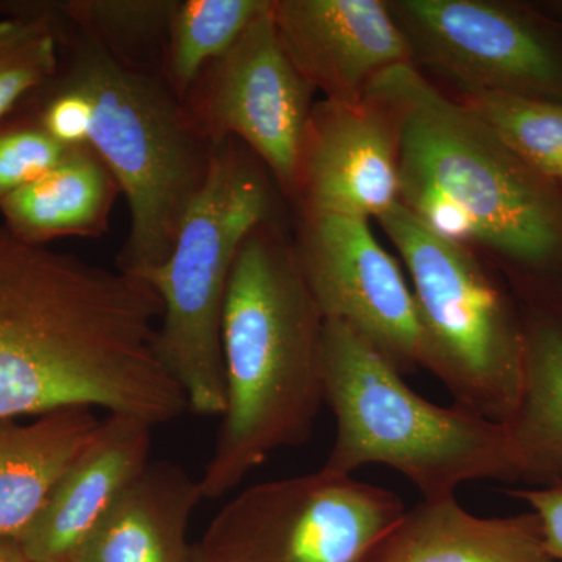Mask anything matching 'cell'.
<instances>
[{
    "label": "cell",
    "mask_w": 562,
    "mask_h": 562,
    "mask_svg": "<svg viewBox=\"0 0 562 562\" xmlns=\"http://www.w3.org/2000/svg\"><path fill=\"white\" fill-rule=\"evenodd\" d=\"M162 306L131 272L21 241L0 222V419L102 408L160 425L188 401L157 353Z\"/></svg>",
    "instance_id": "obj_1"
},
{
    "label": "cell",
    "mask_w": 562,
    "mask_h": 562,
    "mask_svg": "<svg viewBox=\"0 0 562 562\" xmlns=\"http://www.w3.org/2000/svg\"><path fill=\"white\" fill-rule=\"evenodd\" d=\"M369 90L402 120L398 202L443 238L479 244L524 306L562 305V190L414 65Z\"/></svg>",
    "instance_id": "obj_2"
},
{
    "label": "cell",
    "mask_w": 562,
    "mask_h": 562,
    "mask_svg": "<svg viewBox=\"0 0 562 562\" xmlns=\"http://www.w3.org/2000/svg\"><path fill=\"white\" fill-rule=\"evenodd\" d=\"M324 317L276 217L236 255L224 316L225 412L203 498L235 490L269 454L308 441L324 403Z\"/></svg>",
    "instance_id": "obj_3"
},
{
    "label": "cell",
    "mask_w": 562,
    "mask_h": 562,
    "mask_svg": "<svg viewBox=\"0 0 562 562\" xmlns=\"http://www.w3.org/2000/svg\"><path fill=\"white\" fill-rule=\"evenodd\" d=\"M57 22V79L91 106L87 146L113 173L131 209L120 269L160 268L209 173L211 147L160 74L117 60L101 44Z\"/></svg>",
    "instance_id": "obj_4"
},
{
    "label": "cell",
    "mask_w": 562,
    "mask_h": 562,
    "mask_svg": "<svg viewBox=\"0 0 562 562\" xmlns=\"http://www.w3.org/2000/svg\"><path fill=\"white\" fill-rule=\"evenodd\" d=\"M324 402L336 420L327 471L351 475L383 464L405 475L425 501L453 497L476 480L519 482L503 422L435 405L339 322L324 324Z\"/></svg>",
    "instance_id": "obj_5"
},
{
    "label": "cell",
    "mask_w": 562,
    "mask_h": 562,
    "mask_svg": "<svg viewBox=\"0 0 562 562\" xmlns=\"http://www.w3.org/2000/svg\"><path fill=\"white\" fill-rule=\"evenodd\" d=\"M273 217L271 173L238 139L217 140L171 255L139 277L161 301L158 358L195 414L225 412L222 316L228 280L244 239Z\"/></svg>",
    "instance_id": "obj_6"
},
{
    "label": "cell",
    "mask_w": 562,
    "mask_h": 562,
    "mask_svg": "<svg viewBox=\"0 0 562 562\" xmlns=\"http://www.w3.org/2000/svg\"><path fill=\"white\" fill-rule=\"evenodd\" d=\"M376 221L412 279L424 369L460 408L505 422L522 379V306L472 247L430 231L401 203Z\"/></svg>",
    "instance_id": "obj_7"
},
{
    "label": "cell",
    "mask_w": 562,
    "mask_h": 562,
    "mask_svg": "<svg viewBox=\"0 0 562 562\" xmlns=\"http://www.w3.org/2000/svg\"><path fill=\"white\" fill-rule=\"evenodd\" d=\"M395 492L327 471L247 487L211 520V562H369L405 513Z\"/></svg>",
    "instance_id": "obj_8"
},
{
    "label": "cell",
    "mask_w": 562,
    "mask_h": 562,
    "mask_svg": "<svg viewBox=\"0 0 562 562\" xmlns=\"http://www.w3.org/2000/svg\"><path fill=\"white\" fill-rule=\"evenodd\" d=\"M413 65L461 92L562 102V22L536 2L390 0Z\"/></svg>",
    "instance_id": "obj_9"
},
{
    "label": "cell",
    "mask_w": 562,
    "mask_h": 562,
    "mask_svg": "<svg viewBox=\"0 0 562 562\" xmlns=\"http://www.w3.org/2000/svg\"><path fill=\"white\" fill-rule=\"evenodd\" d=\"M314 92L281 44L271 2L202 70L181 105L203 138L238 139L292 198Z\"/></svg>",
    "instance_id": "obj_10"
},
{
    "label": "cell",
    "mask_w": 562,
    "mask_h": 562,
    "mask_svg": "<svg viewBox=\"0 0 562 562\" xmlns=\"http://www.w3.org/2000/svg\"><path fill=\"white\" fill-rule=\"evenodd\" d=\"M295 251L324 321L349 327L402 375L424 368L412 284L376 241L369 221L302 217Z\"/></svg>",
    "instance_id": "obj_11"
},
{
    "label": "cell",
    "mask_w": 562,
    "mask_h": 562,
    "mask_svg": "<svg viewBox=\"0 0 562 562\" xmlns=\"http://www.w3.org/2000/svg\"><path fill=\"white\" fill-rule=\"evenodd\" d=\"M401 136V114L379 92L314 103L292 195L302 217L380 220L397 205Z\"/></svg>",
    "instance_id": "obj_12"
},
{
    "label": "cell",
    "mask_w": 562,
    "mask_h": 562,
    "mask_svg": "<svg viewBox=\"0 0 562 562\" xmlns=\"http://www.w3.org/2000/svg\"><path fill=\"white\" fill-rule=\"evenodd\" d=\"M272 18L295 68L325 101H361L376 77L413 65L383 0H272Z\"/></svg>",
    "instance_id": "obj_13"
},
{
    "label": "cell",
    "mask_w": 562,
    "mask_h": 562,
    "mask_svg": "<svg viewBox=\"0 0 562 562\" xmlns=\"http://www.w3.org/2000/svg\"><path fill=\"white\" fill-rule=\"evenodd\" d=\"M149 422L110 414L63 473L35 522L20 539L32 562H68L111 506L150 462Z\"/></svg>",
    "instance_id": "obj_14"
},
{
    "label": "cell",
    "mask_w": 562,
    "mask_h": 562,
    "mask_svg": "<svg viewBox=\"0 0 562 562\" xmlns=\"http://www.w3.org/2000/svg\"><path fill=\"white\" fill-rule=\"evenodd\" d=\"M202 498L180 465L150 461L68 562H188V525Z\"/></svg>",
    "instance_id": "obj_15"
},
{
    "label": "cell",
    "mask_w": 562,
    "mask_h": 562,
    "mask_svg": "<svg viewBox=\"0 0 562 562\" xmlns=\"http://www.w3.org/2000/svg\"><path fill=\"white\" fill-rule=\"evenodd\" d=\"M369 562H554L535 513L480 517L457 498L405 509Z\"/></svg>",
    "instance_id": "obj_16"
},
{
    "label": "cell",
    "mask_w": 562,
    "mask_h": 562,
    "mask_svg": "<svg viewBox=\"0 0 562 562\" xmlns=\"http://www.w3.org/2000/svg\"><path fill=\"white\" fill-rule=\"evenodd\" d=\"M102 420L91 408L0 419V539L20 542Z\"/></svg>",
    "instance_id": "obj_17"
},
{
    "label": "cell",
    "mask_w": 562,
    "mask_h": 562,
    "mask_svg": "<svg viewBox=\"0 0 562 562\" xmlns=\"http://www.w3.org/2000/svg\"><path fill=\"white\" fill-rule=\"evenodd\" d=\"M519 395L503 422L517 473L536 487L562 484V305L524 306Z\"/></svg>",
    "instance_id": "obj_18"
},
{
    "label": "cell",
    "mask_w": 562,
    "mask_h": 562,
    "mask_svg": "<svg viewBox=\"0 0 562 562\" xmlns=\"http://www.w3.org/2000/svg\"><path fill=\"white\" fill-rule=\"evenodd\" d=\"M121 188L105 162L88 146L74 147L65 160L0 201L2 224L33 246L65 236H101Z\"/></svg>",
    "instance_id": "obj_19"
},
{
    "label": "cell",
    "mask_w": 562,
    "mask_h": 562,
    "mask_svg": "<svg viewBox=\"0 0 562 562\" xmlns=\"http://www.w3.org/2000/svg\"><path fill=\"white\" fill-rule=\"evenodd\" d=\"M272 0H177L169 21L161 77L179 102L202 70L231 49Z\"/></svg>",
    "instance_id": "obj_20"
},
{
    "label": "cell",
    "mask_w": 562,
    "mask_h": 562,
    "mask_svg": "<svg viewBox=\"0 0 562 562\" xmlns=\"http://www.w3.org/2000/svg\"><path fill=\"white\" fill-rule=\"evenodd\" d=\"M172 0H63L44 2L55 20L81 33L117 60L160 74Z\"/></svg>",
    "instance_id": "obj_21"
},
{
    "label": "cell",
    "mask_w": 562,
    "mask_h": 562,
    "mask_svg": "<svg viewBox=\"0 0 562 562\" xmlns=\"http://www.w3.org/2000/svg\"><path fill=\"white\" fill-rule=\"evenodd\" d=\"M0 121L49 83L60 66V36L40 0L0 2Z\"/></svg>",
    "instance_id": "obj_22"
},
{
    "label": "cell",
    "mask_w": 562,
    "mask_h": 562,
    "mask_svg": "<svg viewBox=\"0 0 562 562\" xmlns=\"http://www.w3.org/2000/svg\"><path fill=\"white\" fill-rule=\"evenodd\" d=\"M457 99L539 172L562 157V102L501 92H461Z\"/></svg>",
    "instance_id": "obj_23"
},
{
    "label": "cell",
    "mask_w": 562,
    "mask_h": 562,
    "mask_svg": "<svg viewBox=\"0 0 562 562\" xmlns=\"http://www.w3.org/2000/svg\"><path fill=\"white\" fill-rule=\"evenodd\" d=\"M69 151L18 111L0 121V201L41 179Z\"/></svg>",
    "instance_id": "obj_24"
},
{
    "label": "cell",
    "mask_w": 562,
    "mask_h": 562,
    "mask_svg": "<svg viewBox=\"0 0 562 562\" xmlns=\"http://www.w3.org/2000/svg\"><path fill=\"white\" fill-rule=\"evenodd\" d=\"M530 506L541 520L543 542L554 562H562V484L509 492Z\"/></svg>",
    "instance_id": "obj_25"
},
{
    "label": "cell",
    "mask_w": 562,
    "mask_h": 562,
    "mask_svg": "<svg viewBox=\"0 0 562 562\" xmlns=\"http://www.w3.org/2000/svg\"><path fill=\"white\" fill-rule=\"evenodd\" d=\"M0 562H32L22 552L20 542L11 539H0Z\"/></svg>",
    "instance_id": "obj_26"
},
{
    "label": "cell",
    "mask_w": 562,
    "mask_h": 562,
    "mask_svg": "<svg viewBox=\"0 0 562 562\" xmlns=\"http://www.w3.org/2000/svg\"><path fill=\"white\" fill-rule=\"evenodd\" d=\"M543 13L549 14L553 20L562 22V0H553V2H536Z\"/></svg>",
    "instance_id": "obj_27"
},
{
    "label": "cell",
    "mask_w": 562,
    "mask_h": 562,
    "mask_svg": "<svg viewBox=\"0 0 562 562\" xmlns=\"http://www.w3.org/2000/svg\"><path fill=\"white\" fill-rule=\"evenodd\" d=\"M543 176L549 177V179L552 180L553 183H557L562 190V157L553 161L552 165L543 171Z\"/></svg>",
    "instance_id": "obj_28"
},
{
    "label": "cell",
    "mask_w": 562,
    "mask_h": 562,
    "mask_svg": "<svg viewBox=\"0 0 562 562\" xmlns=\"http://www.w3.org/2000/svg\"><path fill=\"white\" fill-rule=\"evenodd\" d=\"M188 562H211L209 558L205 557L199 549V546H191L190 558H188Z\"/></svg>",
    "instance_id": "obj_29"
}]
</instances>
